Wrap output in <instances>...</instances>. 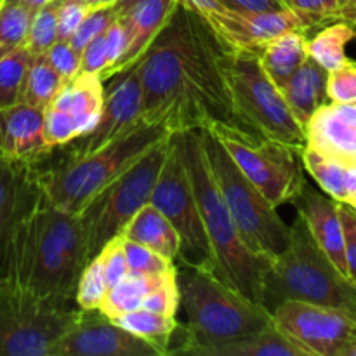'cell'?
<instances>
[{
    "label": "cell",
    "mask_w": 356,
    "mask_h": 356,
    "mask_svg": "<svg viewBox=\"0 0 356 356\" xmlns=\"http://www.w3.org/2000/svg\"><path fill=\"white\" fill-rule=\"evenodd\" d=\"M305 170L316 181L320 190L336 202H344L356 190V165L341 162L306 145L301 152Z\"/></svg>",
    "instance_id": "obj_26"
},
{
    "label": "cell",
    "mask_w": 356,
    "mask_h": 356,
    "mask_svg": "<svg viewBox=\"0 0 356 356\" xmlns=\"http://www.w3.org/2000/svg\"><path fill=\"white\" fill-rule=\"evenodd\" d=\"M10 2H16V3H21V6L28 7L30 10H38L42 9L44 6H47L49 2H52V0H10Z\"/></svg>",
    "instance_id": "obj_50"
},
{
    "label": "cell",
    "mask_w": 356,
    "mask_h": 356,
    "mask_svg": "<svg viewBox=\"0 0 356 356\" xmlns=\"http://www.w3.org/2000/svg\"><path fill=\"white\" fill-rule=\"evenodd\" d=\"M51 356H162L153 344L101 312H82L52 346Z\"/></svg>",
    "instance_id": "obj_15"
},
{
    "label": "cell",
    "mask_w": 356,
    "mask_h": 356,
    "mask_svg": "<svg viewBox=\"0 0 356 356\" xmlns=\"http://www.w3.org/2000/svg\"><path fill=\"white\" fill-rule=\"evenodd\" d=\"M336 356H356V332L339 348Z\"/></svg>",
    "instance_id": "obj_49"
},
{
    "label": "cell",
    "mask_w": 356,
    "mask_h": 356,
    "mask_svg": "<svg viewBox=\"0 0 356 356\" xmlns=\"http://www.w3.org/2000/svg\"><path fill=\"white\" fill-rule=\"evenodd\" d=\"M306 145L341 162L356 165V125L343 120L330 101L306 125Z\"/></svg>",
    "instance_id": "obj_22"
},
{
    "label": "cell",
    "mask_w": 356,
    "mask_h": 356,
    "mask_svg": "<svg viewBox=\"0 0 356 356\" xmlns=\"http://www.w3.org/2000/svg\"><path fill=\"white\" fill-rule=\"evenodd\" d=\"M117 19H118V3L92 7V9L89 10V14L83 17L80 26L76 28L73 37L70 38V42H72L73 47L82 54L83 47H86L92 38H96L97 35L104 33V31L110 28V24Z\"/></svg>",
    "instance_id": "obj_37"
},
{
    "label": "cell",
    "mask_w": 356,
    "mask_h": 356,
    "mask_svg": "<svg viewBox=\"0 0 356 356\" xmlns=\"http://www.w3.org/2000/svg\"><path fill=\"white\" fill-rule=\"evenodd\" d=\"M177 139L211 245L214 273L250 301L263 305L264 277L271 259L254 254L243 243L212 176L202 131L177 132Z\"/></svg>",
    "instance_id": "obj_3"
},
{
    "label": "cell",
    "mask_w": 356,
    "mask_h": 356,
    "mask_svg": "<svg viewBox=\"0 0 356 356\" xmlns=\"http://www.w3.org/2000/svg\"><path fill=\"white\" fill-rule=\"evenodd\" d=\"M87 264V238L79 216L42 195L16 236L7 285L51 309H72Z\"/></svg>",
    "instance_id": "obj_2"
},
{
    "label": "cell",
    "mask_w": 356,
    "mask_h": 356,
    "mask_svg": "<svg viewBox=\"0 0 356 356\" xmlns=\"http://www.w3.org/2000/svg\"><path fill=\"white\" fill-rule=\"evenodd\" d=\"M355 38V30L346 21H334L306 40L308 58L318 63L327 72L346 63V45Z\"/></svg>",
    "instance_id": "obj_29"
},
{
    "label": "cell",
    "mask_w": 356,
    "mask_h": 356,
    "mask_svg": "<svg viewBox=\"0 0 356 356\" xmlns=\"http://www.w3.org/2000/svg\"><path fill=\"white\" fill-rule=\"evenodd\" d=\"M141 308L160 315L176 316L179 308V289H177V264H174L163 277L162 284L146 296Z\"/></svg>",
    "instance_id": "obj_39"
},
{
    "label": "cell",
    "mask_w": 356,
    "mask_h": 356,
    "mask_svg": "<svg viewBox=\"0 0 356 356\" xmlns=\"http://www.w3.org/2000/svg\"><path fill=\"white\" fill-rule=\"evenodd\" d=\"M108 65H110V58H108L106 40H104V33H101L83 47L80 54V72L97 73L101 76Z\"/></svg>",
    "instance_id": "obj_45"
},
{
    "label": "cell",
    "mask_w": 356,
    "mask_h": 356,
    "mask_svg": "<svg viewBox=\"0 0 356 356\" xmlns=\"http://www.w3.org/2000/svg\"><path fill=\"white\" fill-rule=\"evenodd\" d=\"M284 3L301 19L306 33L334 21H344L350 9V0H284Z\"/></svg>",
    "instance_id": "obj_33"
},
{
    "label": "cell",
    "mask_w": 356,
    "mask_h": 356,
    "mask_svg": "<svg viewBox=\"0 0 356 356\" xmlns=\"http://www.w3.org/2000/svg\"><path fill=\"white\" fill-rule=\"evenodd\" d=\"M292 202L298 209V214L305 219L309 233L320 249L344 275H348L343 225H341L339 211H337V202L322 191L313 190L308 183L302 184L301 191Z\"/></svg>",
    "instance_id": "obj_20"
},
{
    "label": "cell",
    "mask_w": 356,
    "mask_h": 356,
    "mask_svg": "<svg viewBox=\"0 0 356 356\" xmlns=\"http://www.w3.org/2000/svg\"><path fill=\"white\" fill-rule=\"evenodd\" d=\"M111 320L120 327H124V329H127L129 332L148 341L149 344H153L160 351L162 356L169 355L174 334L179 329L176 316L160 315V313L149 312V309L145 308H138L134 312H129Z\"/></svg>",
    "instance_id": "obj_30"
},
{
    "label": "cell",
    "mask_w": 356,
    "mask_h": 356,
    "mask_svg": "<svg viewBox=\"0 0 356 356\" xmlns=\"http://www.w3.org/2000/svg\"><path fill=\"white\" fill-rule=\"evenodd\" d=\"M205 21L232 51L259 52L263 45L287 31L306 33L301 19L289 7L264 13H242L226 7Z\"/></svg>",
    "instance_id": "obj_17"
},
{
    "label": "cell",
    "mask_w": 356,
    "mask_h": 356,
    "mask_svg": "<svg viewBox=\"0 0 356 356\" xmlns=\"http://www.w3.org/2000/svg\"><path fill=\"white\" fill-rule=\"evenodd\" d=\"M346 204H350L351 207L355 209V212H356V190L353 191V193H351V197L348 198V202H346Z\"/></svg>",
    "instance_id": "obj_52"
},
{
    "label": "cell",
    "mask_w": 356,
    "mask_h": 356,
    "mask_svg": "<svg viewBox=\"0 0 356 356\" xmlns=\"http://www.w3.org/2000/svg\"><path fill=\"white\" fill-rule=\"evenodd\" d=\"M87 3H89L90 7H97V6H101V3H103V0H86Z\"/></svg>",
    "instance_id": "obj_53"
},
{
    "label": "cell",
    "mask_w": 356,
    "mask_h": 356,
    "mask_svg": "<svg viewBox=\"0 0 356 356\" xmlns=\"http://www.w3.org/2000/svg\"><path fill=\"white\" fill-rule=\"evenodd\" d=\"M327 76H329V72L312 58H308L299 66L298 72L280 87L289 108L305 129L313 115L323 104L329 103Z\"/></svg>",
    "instance_id": "obj_23"
},
{
    "label": "cell",
    "mask_w": 356,
    "mask_h": 356,
    "mask_svg": "<svg viewBox=\"0 0 356 356\" xmlns=\"http://www.w3.org/2000/svg\"><path fill=\"white\" fill-rule=\"evenodd\" d=\"M163 124L139 122L127 134L80 159H66L42 172V188L49 200L76 214L90 198L134 165L153 146L172 136Z\"/></svg>",
    "instance_id": "obj_6"
},
{
    "label": "cell",
    "mask_w": 356,
    "mask_h": 356,
    "mask_svg": "<svg viewBox=\"0 0 356 356\" xmlns=\"http://www.w3.org/2000/svg\"><path fill=\"white\" fill-rule=\"evenodd\" d=\"M44 58L65 82L80 73V52L73 47L70 40H56L44 52Z\"/></svg>",
    "instance_id": "obj_41"
},
{
    "label": "cell",
    "mask_w": 356,
    "mask_h": 356,
    "mask_svg": "<svg viewBox=\"0 0 356 356\" xmlns=\"http://www.w3.org/2000/svg\"><path fill=\"white\" fill-rule=\"evenodd\" d=\"M172 136L153 146L134 165L94 195L76 212L86 232L87 263L92 261L111 240L122 236V232L136 212L148 204L156 177L169 153Z\"/></svg>",
    "instance_id": "obj_8"
},
{
    "label": "cell",
    "mask_w": 356,
    "mask_h": 356,
    "mask_svg": "<svg viewBox=\"0 0 356 356\" xmlns=\"http://www.w3.org/2000/svg\"><path fill=\"white\" fill-rule=\"evenodd\" d=\"M122 236L132 242H138L165 259L176 263L179 259L181 240L169 219L156 211L152 204H146L134 214L122 232Z\"/></svg>",
    "instance_id": "obj_25"
},
{
    "label": "cell",
    "mask_w": 356,
    "mask_h": 356,
    "mask_svg": "<svg viewBox=\"0 0 356 356\" xmlns=\"http://www.w3.org/2000/svg\"><path fill=\"white\" fill-rule=\"evenodd\" d=\"M204 148L216 184L222 195L243 243L264 257H277L287 247L291 226L277 207L247 179L225 146L212 132L202 131Z\"/></svg>",
    "instance_id": "obj_7"
},
{
    "label": "cell",
    "mask_w": 356,
    "mask_h": 356,
    "mask_svg": "<svg viewBox=\"0 0 356 356\" xmlns=\"http://www.w3.org/2000/svg\"><path fill=\"white\" fill-rule=\"evenodd\" d=\"M65 83V80L49 65L44 54L33 56L30 66H28L26 76H24L19 103L45 110L54 101Z\"/></svg>",
    "instance_id": "obj_31"
},
{
    "label": "cell",
    "mask_w": 356,
    "mask_h": 356,
    "mask_svg": "<svg viewBox=\"0 0 356 356\" xmlns=\"http://www.w3.org/2000/svg\"><path fill=\"white\" fill-rule=\"evenodd\" d=\"M211 132V131H209ZM212 134L221 141L247 179L275 205L292 202L306 183L299 149L259 134L219 129Z\"/></svg>",
    "instance_id": "obj_10"
},
{
    "label": "cell",
    "mask_w": 356,
    "mask_h": 356,
    "mask_svg": "<svg viewBox=\"0 0 356 356\" xmlns=\"http://www.w3.org/2000/svg\"><path fill=\"white\" fill-rule=\"evenodd\" d=\"M104 40H106V49H108V58H110V65H108V68L104 70L103 75H101L103 82L106 80L108 72H110V70L113 68L115 65H117L118 59L124 56L125 49H127L129 37H127V31H125L124 24H122L118 19L113 21V23L110 24V28L104 31Z\"/></svg>",
    "instance_id": "obj_46"
},
{
    "label": "cell",
    "mask_w": 356,
    "mask_h": 356,
    "mask_svg": "<svg viewBox=\"0 0 356 356\" xmlns=\"http://www.w3.org/2000/svg\"><path fill=\"white\" fill-rule=\"evenodd\" d=\"M353 9H356V0H350V9H348V14H350ZM348 14H346V17H348ZM344 21H346V19H344Z\"/></svg>",
    "instance_id": "obj_55"
},
{
    "label": "cell",
    "mask_w": 356,
    "mask_h": 356,
    "mask_svg": "<svg viewBox=\"0 0 356 356\" xmlns=\"http://www.w3.org/2000/svg\"><path fill=\"white\" fill-rule=\"evenodd\" d=\"M0 141H2V131H0Z\"/></svg>",
    "instance_id": "obj_56"
},
{
    "label": "cell",
    "mask_w": 356,
    "mask_h": 356,
    "mask_svg": "<svg viewBox=\"0 0 356 356\" xmlns=\"http://www.w3.org/2000/svg\"><path fill=\"white\" fill-rule=\"evenodd\" d=\"M346 23H350L351 26H353V30H355V38H356V9H353L350 14H348Z\"/></svg>",
    "instance_id": "obj_51"
},
{
    "label": "cell",
    "mask_w": 356,
    "mask_h": 356,
    "mask_svg": "<svg viewBox=\"0 0 356 356\" xmlns=\"http://www.w3.org/2000/svg\"><path fill=\"white\" fill-rule=\"evenodd\" d=\"M181 6V0H122L118 2V21L127 31V49L117 65L108 72L106 80L138 65L160 31ZM104 80V82H106Z\"/></svg>",
    "instance_id": "obj_18"
},
{
    "label": "cell",
    "mask_w": 356,
    "mask_h": 356,
    "mask_svg": "<svg viewBox=\"0 0 356 356\" xmlns=\"http://www.w3.org/2000/svg\"><path fill=\"white\" fill-rule=\"evenodd\" d=\"M58 40H70L92 7L86 0H58Z\"/></svg>",
    "instance_id": "obj_43"
},
{
    "label": "cell",
    "mask_w": 356,
    "mask_h": 356,
    "mask_svg": "<svg viewBox=\"0 0 356 356\" xmlns=\"http://www.w3.org/2000/svg\"><path fill=\"white\" fill-rule=\"evenodd\" d=\"M225 7L242 13H264V10H280L287 7L284 0H219Z\"/></svg>",
    "instance_id": "obj_47"
},
{
    "label": "cell",
    "mask_w": 356,
    "mask_h": 356,
    "mask_svg": "<svg viewBox=\"0 0 356 356\" xmlns=\"http://www.w3.org/2000/svg\"><path fill=\"white\" fill-rule=\"evenodd\" d=\"M167 271L160 275H127L115 287L108 289L97 312H101L108 318H117V316L141 308L146 296L162 284Z\"/></svg>",
    "instance_id": "obj_28"
},
{
    "label": "cell",
    "mask_w": 356,
    "mask_h": 356,
    "mask_svg": "<svg viewBox=\"0 0 356 356\" xmlns=\"http://www.w3.org/2000/svg\"><path fill=\"white\" fill-rule=\"evenodd\" d=\"M33 10L10 0H0V45L21 47L26 40Z\"/></svg>",
    "instance_id": "obj_35"
},
{
    "label": "cell",
    "mask_w": 356,
    "mask_h": 356,
    "mask_svg": "<svg viewBox=\"0 0 356 356\" xmlns=\"http://www.w3.org/2000/svg\"><path fill=\"white\" fill-rule=\"evenodd\" d=\"M327 96L330 103H356V61L348 58L346 63L330 70Z\"/></svg>",
    "instance_id": "obj_40"
},
{
    "label": "cell",
    "mask_w": 356,
    "mask_h": 356,
    "mask_svg": "<svg viewBox=\"0 0 356 356\" xmlns=\"http://www.w3.org/2000/svg\"><path fill=\"white\" fill-rule=\"evenodd\" d=\"M2 287H3V285H2Z\"/></svg>",
    "instance_id": "obj_57"
},
{
    "label": "cell",
    "mask_w": 356,
    "mask_h": 356,
    "mask_svg": "<svg viewBox=\"0 0 356 356\" xmlns=\"http://www.w3.org/2000/svg\"><path fill=\"white\" fill-rule=\"evenodd\" d=\"M110 89L104 90V103L96 125L87 134L68 143V159H80L108 143L127 134L139 124L141 113V80L136 66L118 75L111 76Z\"/></svg>",
    "instance_id": "obj_16"
},
{
    "label": "cell",
    "mask_w": 356,
    "mask_h": 356,
    "mask_svg": "<svg viewBox=\"0 0 356 356\" xmlns=\"http://www.w3.org/2000/svg\"><path fill=\"white\" fill-rule=\"evenodd\" d=\"M33 54L21 47L0 45V108L19 103L24 76Z\"/></svg>",
    "instance_id": "obj_32"
},
{
    "label": "cell",
    "mask_w": 356,
    "mask_h": 356,
    "mask_svg": "<svg viewBox=\"0 0 356 356\" xmlns=\"http://www.w3.org/2000/svg\"><path fill=\"white\" fill-rule=\"evenodd\" d=\"M118 2H122V0H103L101 6H111V3H118Z\"/></svg>",
    "instance_id": "obj_54"
},
{
    "label": "cell",
    "mask_w": 356,
    "mask_h": 356,
    "mask_svg": "<svg viewBox=\"0 0 356 356\" xmlns=\"http://www.w3.org/2000/svg\"><path fill=\"white\" fill-rule=\"evenodd\" d=\"M341 225H343L344 236V257H346L348 275L356 282V212L350 204L337 202Z\"/></svg>",
    "instance_id": "obj_44"
},
{
    "label": "cell",
    "mask_w": 356,
    "mask_h": 356,
    "mask_svg": "<svg viewBox=\"0 0 356 356\" xmlns=\"http://www.w3.org/2000/svg\"><path fill=\"white\" fill-rule=\"evenodd\" d=\"M122 243H124L125 257H127L129 275H160L176 264L174 261L156 254L155 250L124 236H122Z\"/></svg>",
    "instance_id": "obj_38"
},
{
    "label": "cell",
    "mask_w": 356,
    "mask_h": 356,
    "mask_svg": "<svg viewBox=\"0 0 356 356\" xmlns=\"http://www.w3.org/2000/svg\"><path fill=\"white\" fill-rule=\"evenodd\" d=\"M273 325L309 356H336L356 332V320L346 312L287 299L271 309Z\"/></svg>",
    "instance_id": "obj_13"
},
{
    "label": "cell",
    "mask_w": 356,
    "mask_h": 356,
    "mask_svg": "<svg viewBox=\"0 0 356 356\" xmlns=\"http://www.w3.org/2000/svg\"><path fill=\"white\" fill-rule=\"evenodd\" d=\"M226 73L233 103L247 127L302 152L308 143L306 129L291 111L280 87L261 68L257 52L229 49Z\"/></svg>",
    "instance_id": "obj_9"
},
{
    "label": "cell",
    "mask_w": 356,
    "mask_h": 356,
    "mask_svg": "<svg viewBox=\"0 0 356 356\" xmlns=\"http://www.w3.org/2000/svg\"><path fill=\"white\" fill-rule=\"evenodd\" d=\"M181 3H183L186 9L197 13L198 16H202L204 19H207V17L214 16V14L226 9L219 0H181Z\"/></svg>",
    "instance_id": "obj_48"
},
{
    "label": "cell",
    "mask_w": 356,
    "mask_h": 356,
    "mask_svg": "<svg viewBox=\"0 0 356 356\" xmlns=\"http://www.w3.org/2000/svg\"><path fill=\"white\" fill-rule=\"evenodd\" d=\"M306 40H308V33L305 31H287L268 42L257 52L261 68L278 87L284 86L298 72L299 66L308 59Z\"/></svg>",
    "instance_id": "obj_27"
},
{
    "label": "cell",
    "mask_w": 356,
    "mask_h": 356,
    "mask_svg": "<svg viewBox=\"0 0 356 356\" xmlns=\"http://www.w3.org/2000/svg\"><path fill=\"white\" fill-rule=\"evenodd\" d=\"M101 259H103V273L106 287L111 289L124 280L129 275V264L127 257H125L124 243H122V236L111 240L106 247L99 252Z\"/></svg>",
    "instance_id": "obj_42"
},
{
    "label": "cell",
    "mask_w": 356,
    "mask_h": 356,
    "mask_svg": "<svg viewBox=\"0 0 356 356\" xmlns=\"http://www.w3.org/2000/svg\"><path fill=\"white\" fill-rule=\"evenodd\" d=\"M149 204L169 219L179 235L181 252L177 261L181 266L214 271L211 245L188 177L177 134L170 139L169 153L156 177Z\"/></svg>",
    "instance_id": "obj_11"
},
{
    "label": "cell",
    "mask_w": 356,
    "mask_h": 356,
    "mask_svg": "<svg viewBox=\"0 0 356 356\" xmlns=\"http://www.w3.org/2000/svg\"><path fill=\"white\" fill-rule=\"evenodd\" d=\"M0 155L14 162L37 163L52 152L45 139L44 110L24 103L0 108Z\"/></svg>",
    "instance_id": "obj_19"
},
{
    "label": "cell",
    "mask_w": 356,
    "mask_h": 356,
    "mask_svg": "<svg viewBox=\"0 0 356 356\" xmlns=\"http://www.w3.org/2000/svg\"><path fill=\"white\" fill-rule=\"evenodd\" d=\"M186 355L195 356H309L302 348L292 343L275 325L259 332L245 334L235 339L222 341L211 346L193 348Z\"/></svg>",
    "instance_id": "obj_24"
},
{
    "label": "cell",
    "mask_w": 356,
    "mask_h": 356,
    "mask_svg": "<svg viewBox=\"0 0 356 356\" xmlns=\"http://www.w3.org/2000/svg\"><path fill=\"white\" fill-rule=\"evenodd\" d=\"M287 299L341 309L356 320V282L320 249L299 214L291 225L287 247L271 259L264 277L263 306L268 312Z\"/></svg>",
    "instance_id": "obj_4"
},
{
    "label": "cell",
    "mask_w": 356,
    "mask_h": 356,
    "mask_svg": "<svg viewBox=\"0 0 356 356\" xmlns=\"http://www.w3.org/2000/svg\"><path fill=\"white\" fill-rule=\"evenodd\" d=\"M80 318V309L45 308L30 296L0 287V356H51L56 341Z\"/></svg>",
    "instance_id": "obj_12"
},
{
    "label": "cell",
    "mask_w": 356,
    "mask_h": 356,
    "mask_svg": "<svg viewBox=\"0 0 356 356\" xmlns=\"http://www.w3.org/2000/svg\"><path fill=\"white\" fill-rule=\"evenodd\" d=\"M58 0H52L35 10L23 47L33 56H40L58 40Z\"/></svg>",
    "instance_id": "obj_34"
},
{
    "label": "cell",
    "mask_w": 356,
    "mask_h": 356,
    "mask_svg": "<svg viewBox=\"0 0 356 356\" xmlns=\"http://www.w3.org/2000/svg\"><path fill=\"white\" fill-rule=\"evenodd\" d=\"M106 291L108 287L106 282H104L103 259L97 254L92 261L86 264L82 275H80L75 294L76 306L82 312H96V309H99Z\"/></svg>",
    "instance_id": "obj_36"
},
{
    "label": "cell",
    "mask_w": 356,
    "mask_h": 356,
    "mask_svg": "<svg viewBox=\"0 0 356 356\" xmlns=\"http://www.w3.org/2000/svg\"><path fill=\"white\" fill-rule=\"evenodd\" d=\"M104 103V82L97 73H82L63 86L52 106L59 108L75 122L80 136L87 134L96 125Z\"/></svg>",
    "instance_id": "obj_21"
},
{
    "label": "cell",
    "mask_w": 356,
    "mask_h": 356,
    "mask_svg": "<svg viewBox=\"0 0 356 356\" xmlns=\"http://www.w3.org/2000/svg\"><path fill=\"white\" fill-rule=\"evenodd\" d=\"M40 195L42 170L37 163L14 162L0 155V287L10 278L21 222Z\"/></svg>",
    "instance_id": "obj_14"
},
{
    "label": "cell",
    "mask_w": 356,
    "mask_h": 356,
    "mask_svg": "<svg viewBox=\"0 0 356 356\" xmlns=\"http://www.w3.org/2000/svg\"><path fill=\"white\" fill-rule=\"evenodd\" d=\"M228 52L211 24L181 3L136 65L143 90L139 120L163 124L174 134L219 129L256 134L233 103Z\"/></svg>",
    "instance_id": "obj_1"
},
{
    "label": "cell",
    "mask_w": 356,
    "mask_h": 356,
    "mask_svg": "<svg viewBox=\"0 0 356 356\" xmlns=\"http://www.w3.org/2000/svg\"><path fill=\"white\" fill-rule=\"evenodd\" d=\"M179 306L188 322V339L169 355H186L193 348L211 346L273 325L263 305L229 287L214 271L177 266Z\"/></svg>",
    "instance_id": "obj_5"
}]
</instances>
